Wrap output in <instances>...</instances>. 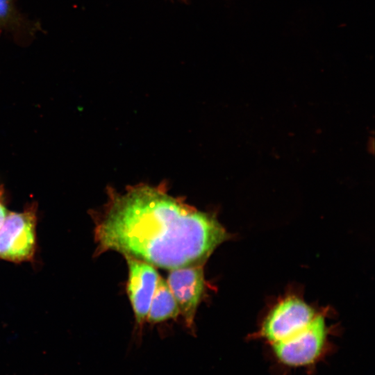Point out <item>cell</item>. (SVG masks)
<instances>
[{
    "mask_svg": "<svg viewBox=\"0 0 375 375\" xmlns=\"http://www.w3.org/2000/svg\"><path fill=\"white\" fill-rule=\"evenodd\" d=\"M180 314L176 299L167 283L159 276L147 320L151 323L175 319Z\"/></svg>",
    "mask_w": 375,
    "mask_h": 375,
    "instance_id": "7",
    "label": "cell"
},
{
    "mask_svg": "<svg viewBox=\"0 0 375 375\" xmlns=\"http://www.w3.org/2000/svg\"><path fill=\"white\" fill-rule=\"evenodd\" d=\"M15 1L0 0V32H10L19 39L31 37L39 27L21 15L16 8Z\"/></svg>",
    "mask_w": 375,
    "mask_h": 375,
    "instance_id": "8",
    "label": "cell"
},
{
    "mask_svg": "<svg viewBox=\"0 0 375 375\" xmlns=\"http://www.w3.org/2000/svg\"><path fill=\"white\" fill-rule=\"evenodd\" d=\"M90 216L95 256L114 251L169 270L205 264L231 237L213 212L170 194L164 183L109 188L106 203Z\"/></svg>",
    "mask_w": 375,
    "mask_h": 375,
    "instance_id": "1",
    "label": "cell"
},
{
    "mask_svg": "<svg viewBox=\"0 0 375 375\" xmlns=\"http://www.w3.org/2000/svg\"><path fill=\"white\" fill-rule=\"evenodd\" d=\"M124 257L128 269L126 292L136 322L142 326L147 320L159 275L153 265L130 256Z\"/></svg>",
    "mask_w": 375,
    "mask_h": 375,
    "instance_id": "6",
    "label": "cell"
},
{
    "mask_svg": "<svg viewBox=\"0 0 375 375\" xmlns=\"http://www.w3.org/2000/svg\"><path fill=\"white\" fill-rule=\"evenodd\" d=\"M178 1H181V2L184 3H187L188 1V0H178Z\"/></svg>",
    "mask_w": 375,
    "mask_h": 375,
    "instance_id": "10",
    "label": "cell"
},
{
    "mask_svg": "<svg viewBox=\"0 0 375 375\" xmlns=\"http://www.w3.org/2000/svg\"><path fill=\"white\" fill-rule=\"evenodd\" d=\"M38 206L8 211L0 226V259L16 263L33 260L37 248Z\"/></svg>",
    "mask_w": 375,
    "mask_h": 375,
    "instance_id": "3",
    "label": "cell"
},
{
    "mask_svg": "<svg viewBox=\"0 0 375 375\" xmlns=\"http://www.w3.org/2000/svg\"><path fill=\"white\" fill-rule=\"evenodd\" d=\"M329 335L330 327L323 311L295 334L270 346L276 360L281 365L289 367H308L324 356L329 345Z\"/></svg>",
    "mask_w": 375,
    "mask_h": 375,
    "instance_id": "2",
    "label": "cell"
},
{
    "mask_svg": "<svg viewBox=\"0 0 375 375\" xmlns=\"http://www.w3.org/2000/svg\"><path fill=\"white\" fill-rule=\"evenodd\" d=\"M319 312L300 297L287 294L270 308L255 335L272 344L306 327Z\"/></svg>",
    "mask_w": 375,
    "mask_h": 375,
    "instance_id": "4",
    "label": "cell"
},
{
    "mask_svg": "<svg viewBox=\"0 0 375 375\" xmlns=\"http://www.w3.org/2000/svg\"><path fill=\"white\" fill-rule=\"evenodd\" d=\"M204 265L171 269L166 281L187 326L193 327L194 317L205 290Z\"/></svg>",
    "mask_w": 375,
    "mask_h": 375,
    "instance_id": "5",
    "label": "cell"
},
{
    "mask_svg": "<svg viewBox=\"0 0 375 375\" xmlns=\"http://www.w3.org/2000/svg\"><path fill=\"white\" fill-rule=\"evenodd\" d=\"M8 211L4 201V189L3 185H0V226Z\"/></svg>",
    "mask_w": 375,
    "mask_h": 375,
    "instance_id": "9",
    "label": "cell"
}]
</instances>
